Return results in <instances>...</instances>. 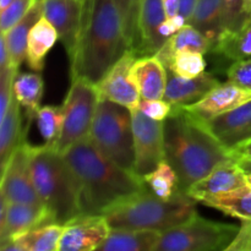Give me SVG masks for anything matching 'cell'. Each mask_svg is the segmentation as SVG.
<instances>
[{
	"label": "cell",
	"instance_id": "4dcf8cb0",
	"mask_svg": "<svg viewBox=\"0 0 251 251\" xmlns=\"http://www.w3.org/2000/svg\"><path fill=\"white\" fill-rule=\"evenodd\" d=\"M146 188L162 199H171L179 191V179L173 167L163 161L151 173L142 176Z\"/></svg>",
	"mask_w": 251,
	"mask_h": 251
},
{
	"label": "cell",
	"instance_id": "f35d334b",
	"mask_svg": "<svg viewBox=\"0 0 251 251\" xmlns=\"http://www.w3.org/2000/svg\"><path fill=\"white\" fill-rule=\"evenodd\" d=\"M139 109L149 118L158 122H164L173 110V105L164 100H145L141 98Z\"/></svg>",
	"mask_w": 251,
	"mask_h": 251
},
{
	"label": "cell",
	"instance_id": "5b68a950",
	"mask_svg": "<svg viewBox=\"0 0 251 251\" xmlns=\"http://www.w3.org/2000/svg\"><path fill=\"white\" fill-rule=\"evenodd\" d=\"M196 202L186 193L162 199L149 189L123 201L107 213L110 228L150 229L166 232L190 220L198 213Z\"/></svg>",
	"mask_w": 251,
	"mask_h": 251
},
{
	"label": "cell",
	"instance_id": "3957f363",
	"mask_svg": "<svg viewBox=\"0 0 251 251\" xmlns=\"http://www.w3.org/2000/svg\"><path fill=\"white\" fill-rule=\"evenodd\" d=\"M130 48L114 0H85L71 78L98 83Z\"/></svg>",
	"mask_w": 251,
	"mask_h": 251
},
{
	"label": "cell",
	"instance_id": "7bdbcfd3",
	"mask_svg": "<svg viewBox=\"0 0 251 251\" xmlns=\"http://www.w3.org/2000/svg\"><path fill=\"white\" fill-rule=\"evenodd\" d=\"M232 153L237 158V161L240 158H245V157H251V140L233 150Z\"/></svg>",
	"mask_w": 251,
	"mask_h": 251
},
{
	"label": "cell",
	"instance_id": "6da1fadb",
	"mask_svg": "<svg viewBox=\"0 0 251 251\" xmlns=\"http://www.w3.org/2000/svg\"><path fill=\"white\" fill-rule=\"evenodd\" d=\"M61 153L78 183L82 215H105L114 206L147 189L142 176L115 163L90 136Z\"/></svg>",
	"mask_w": 251,
	"mask_h": 251
},
{
	"label": "cell",
	"instance_id": "d6986e66",
	"mask_svg": "<svg viewBox=\"0 0 251 251\" xmlns=\"http://www.w3.org/2000/svg\"><path fill=\"white\" fill-rule=\"evenodd\" d=\"M131 75L141 98L163 100L168 70L156 55L139 56L132 64Z\"/></svg>",
	"mask_w": 251,
	"mask_h": 251
},
{
	"label": "cell",
	"instance_id": "60d3db41",
	"mask_svg": "<svg viewBox=\"0 0 251 251\" xmlns=\"http://www.w3.org/2000/svg\"><path fill=\"white\" fill-rule=\"evenodd\" d=\"M196 2H198V0H180V4H179V15H181L186 20L188 24L194 14Z\"/></svg>",
	"mask_w": 251,
	"mask_h": 251
},
{
	"label": "cell",
	"instance_id": "ac0fdd59",
	"mask_svg": "<svg viewBox=\"0 0 251 251\" xmlns=\"http://www.w3.org/2000/svg\"><path fill=\"white\" fill-rule=\"evenodd\" d=\"M47 223H56L50 211L44 205L24 202L7 203L6 220L0 228V242H5L20 233Z\"/></svg>",
	"mask_w": 251,
	"mask_h": 251
},
{
	"label": "cell",
	"instance_id": "7dc6e473",
	"mask_svg": "<svg viewBox=\"0 0 251 251\" xmlns=\"http://www.w3.org/2000/svg\"><path fill=\"white\" fill-rule=\"evenodd\" d=\"M245 10L251 16V0H245Z\"/></svg>",
	"mask_w": 251,
	"mask_h": 251
},
{
	"label": "cell",
	"instance_id": "7402d4cb",
	"mask_svg": "<svg viewBox=\"0 0 251 251\" xmlns=\"http://www.w3.org/2000/svg\"><path fill=\"white\" fill-rule=\"evenodd\" d=\"M43 16V4L42 0H34L33 4L25 14V16L9 29L4 36L7 50L10 55V66L20 69V65L26 60L27 42L29 32L37 21Z\"/></svg>",
	"mask_w": 251,
	"mask_h": 251
},
{
	"label": "cell",
	"instance_id": "e575fe53",
	"mask_svg": "<svg viewBox=\"0 0 251 251\" xmlns=\"http://www.w3.org/2000/svg\"><path fill=\"white\" fill-rule=\"evenodd\" d=\"M222 1L225 32L240 28L251 17L245 10V0H222Z\"/></svg>",
	"mask_w": 251,
	"mask_h": 251
},
{
	"label": "cell",
	"instance_id": "74e56055",
	"mask_svg": "<svg viewBox=\"0 0 251 251\" xmlns=\"http://www.w3.org/2000/svg\"><path fill=\"white\" fill-rule=\"evenodd\" d=\"M227 82L251 90V58L233 61L227 69Z\"/></svg>",
	"mask_w": 251,
	"mask_h": 251
},
{
	"label": "cell",
	"instance_id": "d590c367",
	"mask_svg": "<svg viewBox=\"0 0 251 251\" xmlns=\"http://www.w3.org/2000/svg\"><path fill=\"white\" fill-rule=\"evenodd\" d=\"M19 74V69L7 66L0 69V120L5 117L14 97V81Z\"/></svg>",
	"mask_w": 251,
	"mask_h": 251
},
{
	"label": "cell",
	"instance_id": "f6af8a7d",
	"mask_svg": "<svg viewBox=\"0 0 251 251\" xmlns=\"http://www.w3.org/2000/svg\"><path fill=\"white\" fill-rule=\"evenodd\" d=\"M238 164H239L240 168L244 171L245 174L251 173V157H245V158L238 159Z\"/></svg>",
	"mask_w": 251,
	"mask_h": 251
},
{
	"label": "cell",
	"instance_id": "5bb4252c",
	"mask_svg": "<svg viewBox=\"0 0 251 251\" xmlns=\"http://www.w3.org/2000/svg\"><path fill=\"white\" fill-rule=\"evenodd\" d=\"M202 123L218 142L232 152L251 140V100Z\"/></svg>",
	"mask_w": 251,
	"mask_h": 251
},
{
	"label": "cell",
	"instance_id": "d4e9b609",
	"mask_svg": "<svg viewBox=\"0 0 251 251\" xmlns=\"http://www.w3.org/2000/svg\"><path fill=\"white\" fill-rule=\"evenodd\" d=\"M21 104L12 97L5 117L0 120V169H4L20 142L27 137L28 127L22 125Z\"/></svg>",
	"mask_w": 251,
	"mask_h": 251
},
{
	"label": "cell",
	"instance_id": "cb8c5ba5",
	"mask_svg": "<svg viewBox=\"0 0 251 251\" xmlns=\"http://www.w3.org/2000/svg\"><path fill=\"white\" fill-rule=\"evenodd\" d=\"M213 47H215V42L207 38L202 32L199 31L193 25L186 24L176 33L169 37L163 47L154 55L166 66L168 61L173 58L174 54L179 53V51L195 50L207 54L212 51Z\"/></svg>",
	"mask_w": 251,
	"mask_h": 251
},
{
	"label": "cell",
	"instance_id": "277c9868",
	"mask_svg": "<svg viewBox=\"0 0 251 251\" xmlns=\"http://www.w3.org/2000/svg\"><path fill=\"white\" fill-rule=\"evenodd\" d=\"M31 172L37 194L56 223L82 215L78 183L61 152L46 144L33 146Z\"/></svg>",
	"mask_w": 251,
	"mask_h": 251
},
{
	"label": "cell",
	"instance_id": "e0dca14e",
	"mask_svg": "<svg viewBox=\"0 0 251 251\" xmlns=\"http://www.w3.org/2000/svg\"><path fill=\"white\" fill-rule=\"evenodd\" d=\"M220 83L212 73L205 71L196 77L186 78L168 70L163 100L173 107H185L200 100Z\"/></svg>",
	"mask_w": 251,
	"mask_h": 251
},
{
	"label": "cell",
	"instance_id": "603a6c76",
	"mask_svg": "<svg viewBox=\"0 0 251 251\" xmlns=\"http://www.w3.org/2000/svg\"><path fill=\"white\" fill-rule=\"evenodd\" d=\"M162 232L150 229L112 228L100 251H156Z\"/></svg>",
	"mask_w": 251,
	"mask_h": 251
},
{
	"label": "cell",
	"instance_id": "836d02e7",
	"mask_svg": "<svg viewBox=\"0 0 251 251\" xmlns=\"http://www.w3.org/2000/svg\"><path fill=\"white\" fill-rule=\"evenodd\" d=\"M205 54L195 50H184L174 54L166 68L181 77L193 78L205 73Z\"/></svg>",
	"mask_w": 251,
	"mask_h": 251
},
{
	"label": "cell",
	"instance_id": "ab89813d",
	"mask_svg": "<svg viewBox=\"0 0 251 251\" xmlns=\"http://www.w3.org/2000/svg\"><path fill=\"white\" fill-rule=\"evenodd\" d=\"M226 251H251V220H242L234 239Z\"/></svg>",
	"mask_w": 251,
	"mask_h": 251
},
{
	"label": "cell",
	"instance_id": "9a60e30c",
	"mask_svg": "<svg viewBox=\"0 0 251 251\" xmlns=\"http://www.w3.org/2000/svg\"><path fill=\"white\" fill-rule=\"evenodd\" d=\"M249 100H251V90L226 82L220 83L200 100L184 108L200 122H207Z\"/></svg>",
	"mask_w": 251,
	"mask_h": 251
},
{
	"label": "cell",
	"instance_id": "83f0119b",
	"mask_svg": "<svg viewBox=\"0 0 251 251\" xmlns=\"http://www.w3.org/2000/svg\"><path fill=\"white\" fill-rule=\"evenodd\" d=\"M189 24L215 42L216 46L220 37L225 32L222 0H198Z\"/></svg>",
	"mask_w": 251,
	"mask_h": 251
},
{
	"label": "cell",
	"instance_id": "b9f144b4",
	"mask_svg": "<svg viewBox=\"0 0 251 251\" xmlns=\"http://www.w3.org/2000/svg\"><path fill=\"white\" fill-rule=\"evenodd\" d=\"M10 66V55L4 36L0 37V69Z\"/></svg>",
	"mask_w": 251,
	"mask_h": 251
},
{
	"label": "cell",
	"instance_id": "f1b7e54d",
	"mask_svg": "<svg viewBox=\"0 0 251 251\" xmlns=\"http://www.w3.org/2000/svg\"><path fill=\"white\" fill-rule=\"evenodd\" d=\"M211 53L232 61L251 58V17L240 28L225 32Z\"/></svg>",
	"mask_w": 251,
	"mask_h": 251
},
{
	"label": "cell",
	"instance_id": "9c48e42d",
	"mask_svg": "<svg viewBox=\"0 0 251 251\" xmlns=\"http://www.w3.org/2000/svg\"><path fill=\"white\" fill-rule=\"evenodd\" d=\"M134 132L135 167L140 176H145L166 161L164 122L153 120L140 109L131 112Z\"/></svg>",
	"mask_w": 251,
	"mask_h": 251
},
{
	"label": "cell",
	"instance_id": "8d00e7d4",
	"mask_svg": "<svg viewBox=\"0 0 251 251\" xmlns=\"http://www.w3.org/2000/svg\"><path fill=\"white\" fill-rule=\"evenodd\" d=\"M34 0H15L6 9L0 11V29L1 33L9 31L25 16Z\"/></svg>",
	"mask_w": 251,
	"mask_h": 251
},
{
	"label": "cell",
	"instance_id": "8fae6325",
	"mask_svg": "<svg viewBox=\"0 0 251 251\" xmlns=\"http://www.w3.org/2000/svg\"><path fill=\"white\" fill-rule=\"evenodd\" d=\"M137 58L136 51L129 49L103 76L102 80L96 83L100 98L124 105L131 112L139 109L141 95L131 75L132 64Z\"/></svg>",
	"mask_w": 251,
	"mask_h": 251
},
{
	"label": "cell",
	"instance_id": "f546056e",
	"mask_svg": "<svg viewBox=\"0 0 251 251\" xmlns=\"http://www.w3.org/2000/svg\"><path fill=\"white\" fill-rule=\"evenodd\" d=\"M202 205L216 208L225 215L242 220H251V188L243 186L237 190L200 201Z\"/></svg>",
	"mask_w": 251,
	"mask_h": 251
},
{
	"label": "cell",
	"instance_id": "ffe728a7",
	"mask_svg": "<svg viewBox=\"0 0 251 251\" xmlns=\"http://www.w3.org/2000/svg\"><path fill=\"white\" fill-rule=\"evenodd\" d=\"M167 20L162 0H142L140 10L139 56L154 55L166 43L161 36V26Z\"/></svg>",
	"mask_w": 251,
	"mask_h": 251
},
{
	"label": "cell",
	"instance_id": "bcb514c9",
	"mask_svg": "<svg viewBox=\"0 0 251 251\" xmlns=\"http://www.w3.org/2000/svg\"><path fill=\"white\" fill-rule=\"evenodd\" d=\"M15 0H0V11L4 9H6L11 2H14Z\"/></svg>",
	"mask_w": 251,
	"mask_h": 251
},
{
	"label": "cell",
	"instance_id": "44dd1931",
	"mask_svg": "<svg viewBox=\"0 0 251 251\" xmlns=\"http://www.w3.org/2000/svg\"><path fill=\"white\" fill-rule=\"evenodd\" d=\"M64 225L47 223L1 242V251H59Z\"/></svg>",
	"mask_w": 251,
	"mask_h": 251
},
{
	"label": "cell",
	"instance_id": "30bf717a",
	"mask_svg": "<svg viewBox=\"0 0 251 251\" xmlns=\"http://www.w3.org/2000/svg\"><path fill=\"white\" fill-rule=\"evenodd\" d=\"M32 150L33 146L29 145L26 139L22 140L1 171L0 194L4 195L9 202L43 205L32 179Z\"/></svg>",
	"mask_w": 251,
	"mask_h": 251
},
{
	"label": "cell",
	"instance_id": "1f68e13d",
	"mask_svg": "<svg viewBox=\"0 0 251 251\" xmlns=\"http://www.w3.org/2000/svg\"><path fill=\"white\" fill-rule=\"evenodd\" d=\"M37 126L44 144L54 147L61 135L64 114L61 105H43L36 114Z\"/></svg>",
	"mask_w": 251,
	"mask_h": 251
},
{
	"label": "cell",
	"instance_id": "d6a6232c",
	"mask_svg": "<svg viewBox=\"0 0 251 251\" xmlns=\"http://www.w3.org/2000/svg\"><path fill=\"white\" fill-rule=\"evenodd\" d=\"M122 17L125 36L129 41L130 48L139 55L140 50V10L142 0H114Z\"/></svg>",
	"mask_w": 251,
	"mask_h": 251
},
{
	"label": "cell",
	"instance_id": "4316f807",
	"mask_svg": "<svg viewBox=\"0 0 251 251\" xmlns=\"http://www.w3.org/2000/svg\"><path fill=\"white\" fill-rule=\"evenodd\" d=\"M44 92V81L41 73H19L14 81V95L26 113V126L29 127L32 120L41 108Z\"/></svg>",
	"mask_w": 251,
	"mask_h": 251
},
{
	"label": "cell",
	"instance_id": "ee69618b",
	"mask_svg": "<svg viewBox=\"0 0 251 251\" xmlns=\"http://www.w3.org/2000/svg\"><path fill=\"white\" fill-rule=\"evenodd\" d=\"M162 1H163L167 17L176 16V15L179 14V4H180V0H162Z\"/></svg>",
	"mask_w": 251,
	"mask_h": 251
},
{
	"label": "cell",
	"instance_id": "ba28073f",
	"mask_svg": "<svg viewBox=\"0 0 251 251\" xmlns=\"http://www.w3.org/2000/svg\"><path fill=\"white\" fill-rule=\"evenodd\" d=\"M97 85L83 77H73L61 108L64 125L54 149L64 152L77 141L90 136L100 102Z\"/></svg>",
	"mask_w": 251,
	"mask_h": 251
},
{
	"label": "cell",
	"instance_id": "c3c4849f",
	"mask_svg": "<svg viewBox=\"0 0 251 251\" xmlns=\"http://www.w3.org/2000/svg\"><path fill=\"white\" fill-rule=\"evenodd\" d=\"M247 179H248V185H249L251 188V173L247 174Z\"/></svg>",
	"mask_w": 251,
	"mask_h": 251
},
{
	"label": "cell",
	"instance_id": "8992f818",
	"mask_svg": "<svg viewBox=\"0 0 251 251\" xmlns=\"http://www.w3.org/2000/svg\"><path fill=\"white\" fill-rule=\"evenodd\" d=\"M90 137L96 146L115 163L134 171V132L129 108L100 98Z\"/></svg>",
	"mask_w": 251,
	"mask_h": 251
},
{
	"label": "cell",
	"instance_id": "681fc988",
	"mask_svg": "<svg viewBox=\"0 0 251 251\" xmlns=\"http://www.w3.org/2000/svg\"><path fill=\"white\" fill-rule=\"evenodd\" d=\"M81 1H82V2H83V1H85V0H81Z\"/></svg>",
	"mask_w": 251,
	"mask_h": 251
},
{
	"label": "cell",
	"instance_id": "484cf974",
	"mask_svg": "<svg viewBox=\"0 0 251 251\" xmlns=\"http://www.w3.org/2000/svg\"><path fill=\"white\" fill-rule=\"evenodd\" d=\"M59 39L58 32L50 21L42 16L32 27L27 42L26 61L31 70L42 73L49 51Z\"/></svg>",
	"mask_w": 251,
	"mask_h": 251
},
{
	"label": "cell",
	"instance_id": "7a4b0ae2",
	"mask_svg": "<svg viewBox=\"0 0 251 251\" xmlns=\"http://www.w3.org/2000/svg\"><path fill=\"white\" fill-rule=\"evenodd\" d=\"M164 152L166 161L178 176L181 193H186L221 164L237 161L206 125L184 107H173L164 120Z\"/></svg>",
	"mask_w": 251,
	"mask_h": 251
},
{
	"label": "cell",
	"instance_id": "52a82bcc",
	"mask_svg": "<svg viewBox=\"0 0 251 251\" xmlns=\"http://www.w3.org/2000/svg\"><path fill=\"white\" fill-rule=\"evenodd\" d=\"M239 227L215 222L199 213L162 233L156 251H226Z\"/></svg>",
	"mask_w": 251,
	"mask_h": 251
},
{
	"label": "cell",
	"instance_id": "2e32d148",
	"mask_svg": "<svg viewBox=\"0 0 251 251\" xmlns=\"http://www.w3.org/2000/svg\"><path fill=\"white\" fill-rule=\"evenodd\" d=\"M247 185V174L240 168L237 161H230L221 164L205 178L196 181L186 194L200 202L206 198L222 195Z\"/></svg>",
	"mask_w": 251,
	"mask_h": 251
},
{
	"label": "cell",
	"instance_id": "4fadbf2b",
	"mask_svg": "<svg viewBox=\"0 0 251 251\" xmlns=\"http://www.w3.org/2000/svg\"><path fill=\"white\" fill-rule=\"evenodd\" d=\"M43 16L55 27L69 60L75 54L82 24L83 2L81 0H42Z\"/></svg>",
	"mask_w": 251,
	"mask_h": 251
},
{
	"label": "cell",
	"instance_id": "7c38bea8",
	"mask_svg": "<svg viewBox=\"0 0 251 251\" xmlns=\"http://www.w3.org/2000/svg\"><path fill=\"white\" fill-rule=\"evenodd\" d=\"M104 215H80L64 225L59 251H93L100 249L110 233Z\"/></svg>",
	"mask_w": 251,
	"mask_h": 251
}]
</instances>
